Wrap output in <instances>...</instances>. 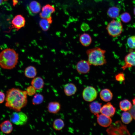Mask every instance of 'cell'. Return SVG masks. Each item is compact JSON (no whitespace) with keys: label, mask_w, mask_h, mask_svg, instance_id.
I'll return each mask as SVG.
<instances>
[{"label":"cell","mask_w":135,"mask_h":135,"mask_svg":"<svg viewBox=\"0 0 135 135\" xmlns=\"http://www.w3.org/2000/svg\"><path fill=\"white\" fill-rule=\"evenodd\" d=\"M4 0H0V6L2 5Z\"/></svg>","instance_id":"37"},{"label":"cell","mask_w":135,"mask_h":135,"mask_svg":"<svg viewBox=\"0 0 135 135\" xmlns=\"http://www.w3.org/2000/svg\"><path fill=\"white\" fill-rule=\"evenodd\" d=\"M81 28L82 30L83 31H87L89 29V27L87 24L84 23L82 24Z\"/></svg>","instance_id":"34"},{"label":"cell","mask_w":135,"mask_h":135,"mask_svg":"<svg viewBox=\"0 0 135 135\" xmlns=\"http://www.w3.org/2000/svg\"><path fill=\"white\" fill-rule=\"evenodd\" d=\"M134 15L135 16V6L134 7Z\"/></svg>","instance_id":"38"},{"label":"cell","mask_w":135,"mask_h":135,"mask_svg":"<svg viewBox=\"0 0 135 135\" xmlns=\"http://www.w3.org/2000/svg\"><path fill=\"white\" fill-rule=\"evenodd\" d=\"M121 110L124 111L129 110L131 108L132 105L131 102L127 99L121 101L119 104Z\"/></svg>","instance_id":"25"},{"label":"cell","mask_w":135,"mask_h":135,"mask_svg":"<svg viewBox=\"0 0 135 135\" xmlns=\"http://www.w3.org/2000/svg\"><path fill=\"white\" fill-rule=\"evenodd\" d=\"M124 64L122 68L123 70L132 66H135V51L128 54L124 58Z\"/></svg>","instance_id":"9"},{"label":"cell","mask_w":135,"mask_h":135,"mask_svg":"<svg viewBox=\"0 0 135 135\" xmlns=\"http://www.w3.org/2000/svg\"><path fill=\"white\" fill-rule=\"evenodd\" d=\"M41 6L39 3L35 1L31 2L27 6V9L30 15L33 16L40 11Z\"/></svg>","instance_id":"12"},{"label":"cell","mask_w":135,"mask_h":135,"mask_svg":"<svg viewBox=\"0 0 135 135\" xmlns=\"http://www.w3.org/2000/svg\"><path fill=\"white\" fill-rule=\"evenodd\" d=\"M121 20L124 22H129L131 20V16L129 13L125 12L122 14L120 16Z\"/></svg>","instance_id":"29"},{"label":"cell","mask_w":135,"mask_h":135,"mask_svg":"<svg viewBox=\"0 0 135 135\" xmlns=\"http://www.w3.org/2000/svg\"><path fill=\"white\" fill-rule=\"evenodd\" d=\"M44 100L43 96L40 94H35L32 100V102L34 105H38L41 104Z\"/></svg>","instance_id":"28"},{"label":"cell","mask_w":135,"mask_h":135,"mask_svg":"<svg viewBox=\"0 0 135 135\" xmlns=\"http://www.w3.org/2000/svg\"><path fill=\"white\" fill-rule=\"evenodd\" d=\"M98 123L100 126L104 127L109 126L111 124L112 120L110 117L102 114H98L96 116Z\"/></svg>","instance_id":"14"},{"label":"cell","mask_w":135,"mask_h":135,"mask_svg":"<svg viewBox=\"0 0 135 135\" xmlns=\"http://www.w3.org/2000/svg\"><path fill=\"white\" fill-rule=\"evenodd\" d=\"M116 80L118 82H122L125 80L124 74L122 72H120L117 74L115 76Z\"/></svg>","instance_id":"32"},{"label":"cell","mask_w":135,"mask_h":135,"mask_svg":"<svg viewBox=\"0 0 135 135\" xmlns=\"http://www.w3.org/2000/svg\"><path fill=\"white\" fill-rule=\"evenodd\" d=\"M129 112L132 118L135 120V106L133 105L131 108L129 110Z\"/></svg>","instance_id":"33"},{"label":"cell","mask_w":135,"mask_h":135,"mask_svg":"<svg viewBox=\"0 0 135 135\" xmlns=\"http://www.w3.org/2000/svg\"><path fill=\"white\" fill-rule=\"evenodd\" d=\"M106 29L109 35L113 37H116L121 34L123 26L120 21L113 19L108 24Z\"/></svg>","instance_id":"5"},{"label":"cell","mask_w":135,"mask_h":135,"mask_svg":"<svg viewBox=\"0 0 135 135\" xmlns=\"http://www.w3.org/2000/svg\"><path fill=\"white\" fill-rule=\"evenodd\" d=\"M10 120L12 123L20 126L25 124L28 119L27 115L20 111L13 112L10 115Z\"/></svg>","instance_id":"6"},{"label":"cell","mask_w":135,"mask_h":135,"mask_svg":"<svg viewBox=\"0 0 135 135\" xmlns=\"http://www.w3.org/2000/svg\"><path fill=\"white\" fill-rule=\"evenodd\" d=\"M27 94L26 91L12 88L6 92L5 100L6 106L15 112L20 111L26 105Z\"/></svg>","instance_id":"1"},{"label":"cell","mask_w":135,"mask_h":135,"mask_svg":"<svg viewBox=\"0 0 135 135\" xmlns=\"http://www.w3.org/2000/svg\"><path fill=\"white\" fill-rule=\"evenodd\" d=\"M84 99L86 101L91 102L95 100L97 96V91L93 87L88 86L84 89L82 93Z\"/></svg>","instance_id":"7"},{"label":"cell","mask_w":135,"mask_h":135,"mask_svg":"<svg viewBox=\"0 0 135 135\" xmlns=\"http://www.w3.org/2000/svg\"><path fill=\"white\" fill-rule=\"evenodd\" d=\"M90 66L88 61L81 60L77 63L76 65V69L78 73L81 74H85L90 71Z\"/></svg>","instance_id":"8"},{"label":"cell","mask_w":135,"mask_h":135,"mask_svg":"<svg viewBox=\"0 0 135 135\" xmlns=\"http://www.w3.org/2000/svg\"><path fill=\"white\" fill-rule=\"evenodd\" d=\"M18 54L13 49L6 48L0 53V66L2 68L11 70L18 63Z\"/></svg>","instance_id":"2"},{"label":"cell","mask_w":135,"mask_h":135,"mask_svg":"<svg viewBox=\"0 0 135 135\" xmlns=\"http://www.w3.org/2000/svg\"><path fill=\"white\" fill-rule=\"evenodd\" d=\"M120 11V10L118 7L112 6L108 8L107 11V14L110 17L115 19L119 16Z\"/></svg>","instance_id":"22"},{"label":"cell","mask_w":135,"mask_h":135,"mask_svg":"<svg viewBox=\"0 0 135 135\" xmlns=\"http://www.w3.org/2000/svg\"><path fill=\"white\" fill-rule=\"evenodd\" d=\"M116 109L111 104L108 102L101 107L100 112L107 116L110 117L114 116Z\"/></svg>","instance_id":"10"},{"label":"cell","mask_w":135,"mask_h":135,"mask_svg":"<svg viewBox=\"0 0 135 135\" xmlns=\"http://www.w3.org/2000/svg\"><path fill=\"white\" fill-rule=\"evenodd\" d=\"M0 128L2 132L6 134L10 133L13 130L12 122L8 120L4 121L0 124Z\"/></svg>","instance_id":"15"},{"label":"cell","mask_w":135,"mask_h":135,"mask_svg":"<svg viewBox=\"0 0 135 135\" xmlns=\"http://www.w3.org/2000/svg\"><path fill=\"white\" fill-rule=\"evenodd\" d=\"M102 104L98 102L94 101L91 103L89 105L91 112L96 116L100 112Z\"/></svg>","instance_id":"21"},{"label":"cell","mask_w":135,"mask_h":135,"mask_svg":"<svg viewBox=\"0 0 135 135\" xmlns=\"http://www.w3.org/2000/svg\"><path fill=\"white\" fill-rule=\"evenodd\" d=\"M54 6L50 4H47L44 6L42 11L40 14V17L43 18L47 19L51 17V15L55 11Z\"/></svg>","instance_id":"13"},{"label":"cell","mask_w":135,"mask_h":135,"mask_svg":"<svg viewBox=\"0 0 135 135\" xmlns=\"http://www.w3.org/2000/svg\"><path fill=\"white\" fill-rule=\"evenodd\" d=\"M5 94L2 92L0 91V104L4 102L5 100Z\"/></svg>","instance_id":"35"},{"label":"cell","mask_w":135,"mask_h":135,"mask_svg":"<svg viewBox=\"0 0 135 135\" xmlns=\"http://www.w3.org/2000/svg\"><path fill=\"white\" fill-rule=\"evenodd\" d=\"M13 28L18 30L25 25V20L24 18L21 15L16 16L12 21Z\"/></svg>","instance_id":"11"},{"label":"cell","mask_w":135,"mask_h":135,"mask_svg":"<svg viewBox=\"0 0 135 135\" xmlns=\"http://www.w3.org/2000/svg\"><path fill=\"white\" fill-rule=\"evenodd\" d=\"M31 84L36 90H38L43 88L44 82L41 77L38 76L33 78L31 81Z\"/></svg>","instance_id":"19"},{"label":"cell","mask_w":135,"mask_h":135,"mask_svg":"<svg viewBox=\"0 0 135 135\" xmlns=\"http://www.w3.org/2000/svg\"><path fill=\"white\" fill-rule=\"evenodd\" d=\"M132 102L133 105H135V98L132 100Z\"/></svg>","instance_id":"36"},{"label":"cell","mask_w":135,"mask_h":135,"mask_svg":"<svg viewBox=\"0 0 135 135\" xmlns=\"http://www.w3.org/2000/svg\"><path fill=\"white\" fill-rule=\"evenodd\" d=\"M64 92L65 94L68 96L75 94L77 90V88L72 83H68L65 84L64 88Z\"/></svg>","instance_id":"17"},{"label":"cell","mask_w":135,"mask_h":135,"mask_svg":"<svg viewBox=\"0 0 135 135\" xmlns=\"http://www.w3.org/2000/svg\"><path fill=\"white\" fill-rule=\"evenodd\" d=\"M110 135H130L126 126L123 124L120 121L116 122L111 124L106 130Z\"/></svg>","instance_id":"4"},{"label":"cell","mask_w":135,"mask_h":135,"mask_svg":"<svg viewBox=\"0 0 135 135\" xmlns=\"http://www.w3.org/2000/svg\"><path fill=\"white\" fill-rule=\"evenodd\" d=\"M106 51L99 47L89 49L86 50L88 61L91 65L102 66L106 64L107 61L105 54Z\"/></svg>","instance_id":"3"},{"label":"cell","mask_w":135,"mask_h":135,"mask_svg":"<svg viewBox=\"0 0 135 135\" xmlns=\"http://www.w3.org/2000/svg\"><path fill=\"white\" fill-rule=\"evenodd\" d=\"M37 74L36 68L32 66H29L27 67L24 71V74L27 78H33L36 76Z\"/></svg>","instance_id":"23"},{"label":"cell","mask_w":135,"mask_h":135,"mask_svg":"<svg viewBox=\"0 0 135 135\" xmlns=\"http://www.w3.org/2000/svg\"><path fill=\"white\" fill-rule=\"evenodd\" d=\"M100 96L104 101L109 102L111 100L113 97V94L111 91L107 88L102 90L100 93Z\"/></svg>","instance_id":"18"},{"label":"cell","mask_w":135,"mask_h":135,"mask_svg":"<svg viewBox=\"0 0 135 135\" xmlns=\"http://www.w3.org/2000/svg\"><path fill=\"white\" fill-rule=\"evenodd\" d=\"M36 90L32 86L28 87L26 90V92L27 95L32 96L34 95L36 92Z\"/></svg>","instance_id":"31"},{"label":"cell","mask_w":135,"mask_h":135,"mask_svg":"<svg viewBox=\"0 0 135 135\" xmlns=\"http://www.w3.org/2000/svg\"><path fill=\"white\" fill-rule=\"evenodd\" d=\"M122 122L124 123L128 124L132 120V117L128 112L124 111L122 114L121 117Z\"/></svg>","instance_id":"27"},{"label":"cell","mask_w":135,"mask_h":135,"mask_svg":"<svg viewBox=\"0 0 135 135\" xmlns=\"http://www.w3.org/2000/svg\"><path fill=\"white\" fill-rule=\"evenodd\" d=\"M52 22V17L46 18H43L41 20L39 24L42 30L44 31L48 30L50 26V24Z\"/></svg>","instance_id":"24"},{"label":"cell","mask_w":135,"mask_h":135,"mask_svg":"<svg viewBox=\"0 0 135 135\" xmlns=\"http://www.w3.org/2000/svg\"><path fill=\"white\" fill-rule=\"evenodd\" d=\"M64 126V121L60 118L56 119L54 121L53 124L54 128L56 130H61L63 128Z\"/></svg>","instance_id":"26"},{"label":"cell","mask_w":135,"mask_h":135,"mask_svg":"<svg viewBox=\"0 0 135 135\" xmlns=\"http://www.w3.org/2000/svg\"><path fill=\"white\" fill-rule=\"evenodd\" d=\"M60 104L56 102H50L48 104L47 106L48 112L54 114L58 113L60 110Z\"/></svg>","instance_id":"20"},{"label":"cell","mask_w":135,"mask_h":135,"mask_svg":"<svg viewBox=\"0 0 135 135\" xmlns=\"http://www.w3.org/2000/svg\"><path fill=\"white\" fill-rule=\"evenodd\" d=\"M127 43L130 48L132 49H135V35L129 37L127 40Z\"/></svg>","instance_id":"30"},{"label":"cell","mask_w":135,"mask_h":135,"mask_svg":"<svg viewBox=\"0 0 135 135\" xmlns=\"http://www.w3.org/2000/svg\"><path fill=\"white\" fill-rule=\"evenodd\" d=\"M79 40L81 44L85 47L89 46L92 42L91 37L88 34L86 33L80 35Z\"/></svg>","instance_id":"16"}]
</instances>
